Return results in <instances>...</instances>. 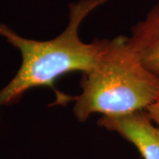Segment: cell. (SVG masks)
Instances as JSON below:
<instances>
[{"label":"cell","instance_id":"6da1fadb","mask_svg":"<svg viewBox=\"0 0 159 159\" xmlns=\"http://www.w3.org/2000/svg\"><path fill=\"white\" fill-rule=\"evenodd\" d=\"M107 0H79L69 5L68 23L56 37L45 41L28 39L0 22V35L21 54V65L14 77L0 90V107L17 102L29 89L53 88L63 75L85 74L97 64L108 39L82 41L80 29L87 18Z\"/></svg>","mask_w":159,"mask_h":159},{"label":"cell","instance_id":"7a4b0ae2","mask_svg":"<svg viewBox=\"0 0 159 159\" xmlns=\"http://www.w3.org/2000/svg\"><path fill=\"white\" fill-rule=\"evenodd\" d=\"M81 92L74 98V116L80 122L93 114L119 117L146 111L159 94V78L146 68L119 35L107 45L90 71L82 74Z\"/></svg>","mask_w":159,"mask_h":159},{"label":"cell","instance_id":"3957f363","mask_svg":"<svg viewBox=\"0 0 159 159\" xmlns=\"http://www.w3.org/2000/svg\"><path fill=\"white\" fill-rule=\"evenodd\" d=\"M98 125L132 143L143 159H159V127L146 111L119 117H103Z\"/></svg>","mask_w":159,"mask_h":159},{"label":"cell","instance_id":"277c9868","mask_svg":"<svg viewBox=\"0 0 159 159\" xmlns=\"http://www.w3.org/2000/svg\"><path fill=\"white\" fill-rule=\"evenodd\" d=\"M127 38L142 65L159 78V1L131 28Z\"/></svg>","mask_w":159,"mask_h":159},{"label":"cell","instance_id":"5b68a950","mask_svg":"<svg viewBox=\"0 0 159 159\" xmlns=\"http://www.w3.org/2000/svg\"><path fill=\"white\" fill-rule=\"evenodd\" d=\"M146 111L151 120L159 127V94L157 99L147 108Z\"/></svg>","mask_w":159,"mask_h":159}]
</instances>
